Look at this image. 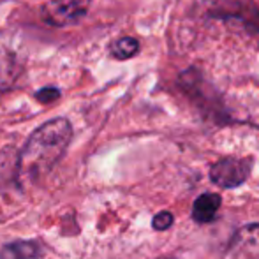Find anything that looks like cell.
<instances>
[{"mask_svg": "<svg viewBox=\"0 0 259 259\" xmlns=\"http://www.w3.org/2000/svg\"><path fill=\"white\" fill-rule=\"evenodd\" d=\"M89 13L87 0H50L41 9V16L52 27H69L83 20Z\"/></svg>", "mask_w": 259, "mask_h": 259, "instance_id": "cell-2", "label": "cell"}, {"mask_svg": "<svg viewBox=\"0 0 259 259\" xmlns=\"http://www.w3.org/2000/svg\"><path fill=\"white\" fill-rule=\"evenodd\" d=\"M21 60L16 50L0 39V92L9 89L21 74Z\"/></svg>", "mask_w": 259, "mask_h": 259, "instance_id": "cell-5", "label": "cell"}, {"mask_svg": "<svg viewBox=\"0 0 259 259\" xmlns=\"http://www.w3.org/2000/svg\"><path fill=\"white\" fill-rule=\"evenodd\" d=\"M41 247L35 242H14L0 249V259H35Z\"/></svg>", "mask_w": 259, "mask_h": 259, "instance_id": "cell-7", "label": "cell"}, {"mask_svg": "<svg viewBox=\"0 0 259 259\" xmlns=\"http://www.w3.org/2000/svg\"><path fill=\"white\" fill-rule=\"evenodd\" d=\"M35 97H37V101H41V103H53L55 99L60 97V90L53 89V87H48V89L39 90V92L35 94Z\"/></svg>", "mask_w": 259, "mask_h": 259, "instance_id": "cell-10", "label": "cell"}, {"mask_svg": "<svg viewBox=\"0 0 259 259\" xmlns=\"http://www.w3.org/2000/svg\"><path fill=\"white\" fill-rule=\"evenodd\" d=\"M72 138L69 120L53 118L30 134L18 160V173L28 180H37L62 159Z\"/></svg>", "mask_w": 259, "mask_h": 259, "instance_id": "cell-1", "label": "cell"}, {"mask_svg": "<svg viewBox=\"0 0 259 259\" xmlns=\"http://www.w3.org/2000/svg\"><path fill=\"white\" fill-rule=\"evenodd\" d=\"M228 259H259V224L240 228L228 247Z\"/></svg>", "mask_w": 259, "mask_h": 259, "instance_id": "cell-4", "label": "cell"}, {"mask_svg": "<svg viewBox=\"0 0 259 259\" xmlns=\"http://www.w3.org/2000/svg\"><path fill=\"white\" fill-rule=\"evenodd\" d=\"M171 224H173V215L169 211H159L152 221V226L157 231H164V229L171 228Z\"/></svg>", "mask_w": 259, "mask_h": 259, "instance_id": "cell-9", "label": "cell"}, {"mask_svg": "<svg viewBox=\"0 0 259 259\" xmlns=\"http://www.w3.org/2000/svg\"><path fill=\"white\" fill-rule=\"evenodd\" d=\"M222 199L215 192H205L201 194L192 205V219L199 224H206L217 219V213L221 210Z\"/></svg>", "mask_w": 259, "mask_h": 259, "instance_id": "cell-6", "label": "cell"}, {"mask_svg": "<svg viewBox=\"0 0 259 259\" xmlns=\"http://www.w3.org/2000/svg\"><path fill=\"white\" fill-rule=\"evenodd\" d=\"M249 173H250V160L238 159V157H224V159L217 160L210 167L211 182L222 189L240 187L249 178Z\"/></svg>", "mask_w": 259, "mask_h": 259, "instance_id": "cell-3", "label": "cell"}, {"mask_svg": "<svg viewBox=\"0 0 259 259\" xmlns=\"http://www.w3.org/2000/svg\"><path fill=\"white\" fill-rule=\"evenodd\" d=\"M138 52H140V42L134 37H120L111 45V55L118 60L133 58Z\"/></svg>", "mask_w": 259, "mask_h": 259, "instance_id": "cell-8", "label": "cell"}]
</instances>
